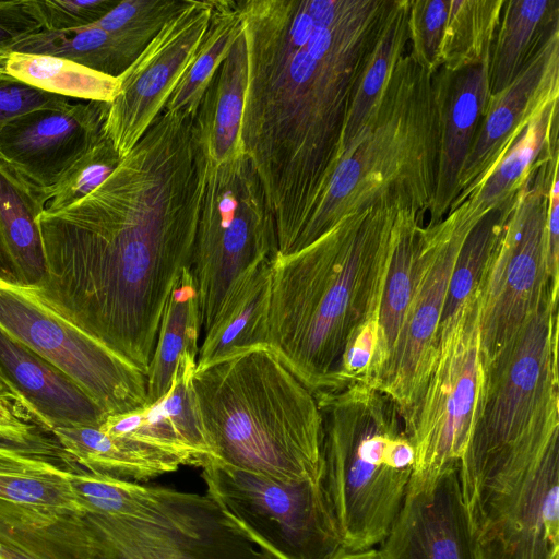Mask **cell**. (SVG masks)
Here are the masks:
<instances>
[{"label":"cell","mask_w":559,"mask_h":559,"mask_svg":"<svg viewBox=\"0 0 559 559\" xmlns=\"http://www.w3.org/2000/svg\"><path fill=\"white\" fill-rule=\"evenodd\" d=\"M515 200L516 197L490 210L464 239L451 274L440 324L451 318L478 287Z\"/></svg>","instance_id":"obj_38"},{"label":"cell","mask_w":559,"mask_h":559,"mask_svg":"<svg viewBox=\"0 0 559 559\" xmlns=\"http://www.w3.org/2000/svg\"><path fill=\"white\" fill-rule=\"evenodd\" d=\"M485 385L478 287L439 325L423 386L403 417L415 463L408 487L433 484L459 467Z\"/></svg>","instance_id":"obj_9"},{"label":"cell","mask_w":559,"mask_h":559,"mask_svg":"<svg viewBox=\"0 0 559 559\" xmlns=\"http://www.w3.org/2000/svg\"><path fill=\"white\" fill-rule=\"evenodd\" d=\"M473 559H549L559 548V440L466 513Z\"/></svg>","instance_id":"obj_13"},{"label":"cell","mask_w":559,"mask_h":559,"mask_svg":"<svg viewBox=\"0 0 559 559\" xmlns=\"http://www.w3.org/2000/svg\"><path fill=\"white\" fill-rule=\"evenodd\" d=\"M69 98L32 87L0 74V128L10 119L41 107L60 106Z\"/></svg>","instance_id":"obj_44"},{"label":"cell","mask_w":559,"mask_h":559,"mask_svg":"<svg viewBox=\"0 0 559 559\" xmlns=\"http://www.w3.org/2000/svg\"><path fill=\"white\" fill-rule=\"evenodd\" d=\"M558 24V0H506L488 62L490 95L512 82Z\"/></svg>","instance_id":"obj_31"},{"label":"cell","mask_w":559,"mask_h":559,"mask_svg":"<svg viewBox=\"0 0 559 559\" xmlns=\"http://www.w3.org/2000/svg\"><path fill=\"white\" fill-rule=\"evenodd\" d=\"M68 473L69 468L46 457L0 448V500L43 511L83 514Z\"/></svg>","instance_id":"obj_32"},{"label":"cell","mask_w":559,"mask_h":559,"mask_svg":"<svg viewBox=\"0 0 559 559\" xmlns=\"http://www.w3.org/2000/svg\"><path fill=\"white\" fill-rule=\"evenodd\" d=\"M322 424L323 484L343 547L380 544L396 518L415 453L396 404L355 382L314 396Z\"/></svg>","instance_id":"obj_7"},{"label":"cell","mask_w":559,"mask_h":559,"mask_svg":"<svg viewBox=\"0 0 559 559\" xmlns=\"http://www.w3.org/2000/svg\"><path fill=\"white\" fill-rule=\"evenodd\" d=\"M68 475L83 514L156 526H186L222 512L206 495L145 485L93 473L82 467L69 469Z\"/></svg>","instance_id":"obj_21"},{"label":"cell","mask_w":559,"mask_h":559,"mask_svg":"<svg viewBox=\"0 0 559 559\" xmlns=\"http://www.w3.org/2000/svg\"><path fill=\"white\" fill-rule=\"evenodd\" d=\"M277 253L274 217L249 157L215 163L204 154L190 272L205 332L235 288Z\"/></svg>","instance_id":"obj_8"},{"label":"cell","mask_w":559,"mask_h":559,"mask_svg":"<svg viewBox=\"0 0 559 559\" xmlns=\"http://www.w3.org/2000/svg\"><path fill=\"white\" fill-rule=\"evenodd\" d=\"M201 328L199 297L188 269L173 288L164 309L146 374L145 405L155 404L165 396L185 354L198 357Z\"/></svg>","instance_id":"obj_30"},{"label":"cell","mask_w":559,"mask_h":559,"mask_svg":"<svg viewBox=\"0 0 559 559\" xmlns=\"http://www.w3.org/2000/svg\"><path fill=\"white\" fill-rule=\"evenodd\" d=\"M488 62L455 70L440 67L431 78L438 156L427 227L441 222L457 197L460 176L490 96Z\"/></svg>","instance_id":"obj_20"},{"label":"cell","mask_w":559,"mask_h":559,"mask_svg":"<svg viewBox=\"0 0 559 559\" xmlns=\"http://www.w3.org/2000/svg\"><path fill=\"white\" fill-rule=\"evenodd\" d=\"M558 99L528 121L506 154L455 198L448 214L474 227L490 210L515 199L535 169L559 152Z\"/></svg>","instance_id":"obj_23"},{"label":"cell","mask_w":559,"mask_h":559,"mask_svg":"<svg viewBox=\"0 0 559 559\" xmlns=\"http://www.w3.org/2000/svg\"><path fill=\"white\" fill-rule=\"evenodd\" d=\"M409 4L411 0H393L383 28L352 98L337 158L367 120L394 66L408 49Z\"/></svg>","instance_id":"obj_35"},{"label":"cell","mask_w":559,"mask_h":559,"mask_svg":"<svg viewBox=\"0 0 559 559\" xmlns=\"http://www.w3.org/2000/svg\"><path fill=\"white\" fill-rule=\"evenodd\" d=\"M546 236L551 278L559 285V179L555 171L548 192Z\"/></svg>","instance_id":"obj_48"},{"label":"cell","mask_w":559,"mask_h":559,"mask_svg":"<svg viewBox=\"0 0 559 559\" xmlns=\"http://www.w3.org/2000/svg\"><path fill=\"white\" fill-rule=\"evenodd\" d=\"M506 0H450L439 48V68L488 62Z\"/></svg>","instance_id":"obj_36"},{"label":"cell","mask_w":559,"mask_h":559,"mask_svg":"<svg viewBox=\"0 0 559 559\" xmlns=\"http://www.w3.org/2000/svg\"><path fill=\"white\" fill-rule=\"evenodd\" d=\"M202 167L191 119L163 111L97 189L39 216L47 269L35 294L145 374L191 269Z\"/></svg>","instance_id":"obj_1"},{"label":"cell","mask_w":559,"mask_h":559,"mask_svg":"<svg viewBox=\"0 0 559 559\" xmlns=\"http://www.w3.org/2000/svg\"><path fill=\"white\" fill-rule=\"evenodd\" d=\"M0 326L71 378L106 414L146 404V374L47 306L0 280Z\"/></svg>","instance_id":"obj_12"},{"label":"cell","mask_w":559,"mask_h":559,"mask_svg":"<svg viewBox=\"0 0 559 559\" xmlns=\"http://www.w3.org/2000/svg\"><path fill=\"white\" fill-rule=\"evenodd\" d=\"M392 3L240 2L248 59L241 145L283 248L299 242L323 195L352 98Z\"/></svg>","instance_id":"obj_2"},{"label":"cell","mask_w":559,"mask_h":559,"mask_svg":"<svg viewBox=\"0 0 559 559\" xmlns=\"http://www.w3.org/2000/svg\"><path fill=\"white\" fill-rule=\"evenodd\" d=\"M400 206L341 219L272 265L267 346L316 396L362 382Z\"/></svg>","instance_id":"obj_3"},{"label":"cell","mask_w":559,"mask_h":559,"mask_svg":"<svg viewBox=\"0 0 559 559\" xmlns=\"http://www.w3.org/2000/svg\"><path fill=\"white\" fill-rule=\"evenodd\" d=\"M116 0H32L43 29L67 31L90 26L118 4Z\"/></svg>","instance_id":"obj_43"},{"label":"cell","mask_w":559,"mask_h":559,"mask_svg":"<svg viewBox=\"0 0 559 559\" xmlns=\"http://www.w3.org/2000/svg\"><path fill=\"white\" fill-rule=\"evenodd\" d=\"M558 298L485 366L479 411L459 463L464 506L559 440Z\"/></svg>","instance_id":"obj_6"},{"label":"cell","mask_w":559,"mask_h":559,"mask_svg":"<svg viewBox=\"0 0 559 559\" xmlns=\"http://www.w3.org/2000/svg\"><path fill=\"white\" fill-rule=\"evenodd\" d=\"M0 374L44 428L98 427L107 414L66 373L0 326Z\"/></svg>","instance_id":"obj_22"},{"label":"cell","mask_w":559,"mask_h":559,"mask_svg":"<svg viewBox=\"0 0 559 559\" xmlns=\"http://www.w3.org/2000/svg\"><path fill=\"white\" fill-rule=\"evenodd\" d=\"M45 430L12 395L0 391V431L29 436Z\"/></svg>","instance_id":"obj_47"},{"label":"cell","mask_w":559,"mask_h":559,"mask_svg":"<svg viewBox=\"0 0 559 559\" xmlns=\"http://www.w3.org/2000/svg\"><path fill=\"white\" fill-rule=\"evenodd\" d=\"M559 152L543 162L516 195L497 249L478 285L480 349L486 366L550 297L546 217Z\"/></svg>","instance_id":"obj_11"},{"label":"cell","mask_w":559,"mask_h":559,"mask_svg":"<svg viewBox=\"0 0 559 559\" xmlns=\"http://www.w3.org/2000/svg\"><path fill=\"white\" fill-rule=\"evenodd\" d=\"M192 383L215 460L274 479L323 480L317 400L269 346L195 370Z\"/></svg>","instance_id":"obj_4"},{"label":"cell","mask_w":559,"mask_h":559,"mask_svg":"<svg viewBox=\"0 0 559 559\" xmlns=\"http://www.w3.org/2000/svg\"><path fill=\"white\" fill-rule=\"evenodd\" d=\"M559 98V24L538 45L512 82L490 95L459 180L457 195L486 174L528 121Z\"/></svg>","instance_id":"obj_18"},{"label":"cell","mask_w":559,"mask_h":559,"mask_svg":"<svg viewBox=\"0 0 559 559\" xmlns=\"http://www.w3.org/2000/svg\"><path fill=\"white\" fill-rule=\"evenodd\" d=\"M0 448L46 457L66 468H73L76 466L73 460L67 454L52 433L48 430L29 436L0 431Z\"/></svg>","instance_id":"obj_46"},{"label":"cell","mask_w":559,"mask_h":559,"mask_svg":"<svg viewBox=\"0 0 559 559\" xmlns=\"http://www.w3.org/2000/svg\"><path fill=\"white\" fill-rule=\"evenodd\" d=\"M450 0H413L409 4L408 52L431 75L439 69V48Z\"/></svg>","instance_id":"obj_42"},{"label":"cell","mask_w":559,"mask_h":559,"mask_svg":"<svg viewBox=\"0 0 559 559\" xmlns=\"http://www.w3.org/2000/svg\"><path fill=\"white\" fill-rule=\"evenodd\" d=\"M45 192L0 159V280L36 288L46 275L39 216Z\"/></svg>","instance_id":"obj_24"},{"label":"cell","mask_w":559,"mask_h":559,"mask_svg":"<svg viewBox=\"0 0 559 559\" xmlns=\"http://www.w3.org/2000/svg\"><path fill=\"white\" fill-rule=\"evenodd\" d=\"M7 50L62 58L114 78L120 76L141 53L96 25L67 31L41 29Z\"/></svg>","instance_id":"obj_34"},{"label":"cell","mask_w":559,"mask_h":559,"mask_svg":"<svg viewBox=\"0 0 559 559\" xmlns=\"http://www.w3.org/2000/svg\"><path fill=\"white\" fill-rule=\"evenodd\" d=\"M329 559H380L378 549L369 548L364 550H348L344 547L340 548Z\"/></svg>","instance_id":"obj_49"},{"label":"cell","mask_w":559,"mask_h":559,"mask_svg":"<svg viewBox=\"0 0 559 559\" xmlns=\"http://www.w3.org/2000/svg\"><path fill=\"white\" fill-rule=\"evenodd\" d=\"M213 1H183L120 75L104 132L124 158L165 110L206 35Z\"/></svg>","instance_id":"obj_14"},{"label":"cell","mask_w":559,"mask_h":559,"mask_svg":"<svg viewBox=\"0 0 559 559\" xmlns=\"http://www.w3.org/2000/svg\"><path fill=\"white\" fill-rule=\"evenodd\" d=\"M432 75L409 52L394 66L367 120L336 159L299 250L341 219L378 205L424 219L437 173Z\"/></svg>","instance_id":"obj_5"},{"label":"cell","mask_w":559,"mask_h":559,"mask_svg":"<svg viewBox=\"0 0 559 559\" xmlns=\"http://www.w3.org/2000/svg\"><path fill=\"white\" fill-rule=\"evenodd\" d=\"M119 156L111 141L103 136L67 171L56 187L46 193L48 213L63 210L97 189L119 166Z\"/></svg>","instance_id":"obj_40"},{"label":"cell","mask_w":559,"mask_h":559,"mask_svg":"<svg viewBox=\"0 0 559 559\" xmlns=\"http://www.w3.org/2000/svg\"><path fill=\"white\" fill-rule=\"evenodd\" d=\"M206 496L273 559H329L343 547L323 480L289 481L210 460Z\"/></svg>","instance_id":"obj_10"},{"label":"cell","mask_w":559,"mask_h":559,"mask_svg":"<svg viewBox=\"0 0 559 559\" xmlns=\"http://www.w3.org/2000/svg\"><path fill=\"white\" fill-rule=\"evenodd\" d=\"M108 106L67 103L16 116L0 128V159L46 195L103 136Z\"/></svg>","instance_id":"obj_16"},{"label":"cell","mask_w":559,"mask_h":559,"mask_svg":"<svg viewBox=\"0 0 559 559\" xmlns=\"http://www.w3.org/2000/svg\"><path fill=\"white\" fill-rule=\"evenodd\" d=\"M378 552L380 559H473L459 467L432 485L407 488Z\"/></svg>","instance_id":"obj_19"},{"label":"cell","mask_w":559,"mask_h":559,"mask_svg":"<svg viewBox=\"0 0 559 559\" xmlns=\"http://www.w3.org/2000/svg\"><path fill=\"white\" fill-rule=\"evenodd\" d=\"M0 391L1 392H4V393H8L10 395H12L15 400V395L13 394V392L10 390V388L7 385V383L4 382V380L2 379L1 374H0ZM17 401V400H16ZM19 402V401H17ZM20 403V402H19Z\"/></svg>","instance_id":"obj_50"},{"label":"cell","mask_w":559,"mask_h":559,"mask_svg":"<svg viewBox=\"0 0 559 559\" xmlns=\"http://www.w3.org/2000/svg\"><path fill=\"white\" fill-rule=\"evenodd\" d=\"M97 559H273L219 514L186 526H156L84 514Z\"/></svg>","instance_id":"obj_17"},{"label":"cell","mask_w":559,"mask_h":559,"mask_svg":"<svg viewBox=\"0 0 559 559\" xmlns=\"http://www.w3.org/2000/svg\"><path fill=\"white\" fill-rule=\"evenodd\" d=\"M423 223L424 219L411 210L401 209L396 215L378 311L374 354L362 381L376 389L391 361L409 307L414 262Z\"/></svg>","instance_id":"obj_29"},{"label":"cell","mask_w":559,"mask_h":559,"mask_svg":"<svg viewBox=\"0 0 559 559\" xmlns=\"http://www.w3.org/2000/svg\"><path fill=\"white\" fill-rule=\"evenodd\" d=\"M108 435L127 437L178 457L183 465L199 467L157 403L117 415H108L99 426Z\"/></svg>","instance_id":"obj_41"},{"label":"cell","mask_w":559,"mask_h":559,"mask_svg":"<svg viewBox=\"0 0 559 559\" xmlns=\"http://www.w3.org/2000/svg\"><path fill=\"white\" fill-rule=\"evenodd\" d=\"M242 28L240 2L213 1L210 25L197 58L169 97L165 110L192 117L217 67Z\"/></svg>","instance_id":"obj_37"},{"label":"cell","mask_w":559,"mask_h":559,"mask_svg":"<svg viewBox=\"0 0 559 559\" xmlns=\"http://www.w3.org/2000/svg\"><path fill=\"white\" fill-rule=\"evenodd\" d=\"M274 259L252 271L227 299L199 347L197 371L254 347L267 346Z\"/></svg>","instance_id":"obj_27"},{"label":"cell","mask_w":559,"mask_h":559,"mask_svg":"<svg viewBox=\"0 0 559 559\" xmlns=\"http://www.w3.org/2000/svg\"><path fill=\"white\" fill-rule=\"evenodd\" d=\"M195 368L197 356L185 354L175 371L170 389L157 404L202 468L214 459V454L193 389Z\"/></svg>","instance_id":"obj_39"},{"label":"cell","mask_w":559,"mask_h":559,"mask_svg":"<svg viewBox=\"0 0 559 559\" xmlns=\"http://www.w3.org/2000/svg\"><path fill=\"white\" fill-rule=\"evenodd\" d=\"M50 432L76 465L93 473L142 483L183 465L169 453L131 438L108 435L99 426L58 427Z\"/></svg>","instance_id":"obj_28"},{"label":"cell","mask_w":559,"mask_h":559,"mask_svg":"<svg viewBox=\"0 0 559 559\" xmlns=\"http://www.w3.org/2000/svg\"><path fill=\"white\" fill-rule=\"evenodd\" d=\"M471 230L450 214L437 225L421 228L409 307L391 361L377 386L396 404L402 418L429 369L451 274Z\"/></svg>","instance_id":"obj_15"},{"label":"cell","mask_w":559,"mask_h":559,"mask_svg":"<svg viewBox=\"0 0 559 559\" xmlns=\"http://www.w3.org/2000/svg\"><path fill=\"white\" fill-rule=\"evenodd\" d=\"M549 559H559V548L551 554Z\"/></svg>","instance_id":"obj_51"},{"label":"cell","mask_w":559,"mask_h":559,"mask_svg":"<svg viewBox=\"0 0 559 559\" xmlns=\"http://www.w3.org/2000/svg\"><path fill=\"white\" fill-rule=\"evenodd\" d=\"M248 78L243 26L213 73L193 117L194 131L205 156L222 163L243 152L241 119Z\"/></svg>","instance_id":"obj_26"},{"label":"cell","mask_w":559,"mask_h":559,"mask_svg":"<svg viewBox=\"0 0 559 559\" xmlns=\"http://www.w3.org/2000/svg\"><path fill=\"white\" fill-rule=\"evenodd\" d=\"M0 74L47 93L87 102L110 103L119 91L118 78L48 55L0 50Z\"/></svg>","instance_id":"obj_33"},{"label":"cell","mask_w":559,"mask_h":559,"mask_svg":"<svg viewBox=\"0 0 559 559\" xmlns=\"http://www.w3.org/2000/svg\"><path fill=\"white\" fill-rule=\"evenodd\" d=\"M0 559H97L83 514L0 500Z\"/></svg>","instance_id":"obj_25"},{"label":"cell","mask_w":559,"mask_h":559,"mask_svg":"<svg viewBox=\"0 0 559 559\" xmlns=\"http://www.w3.org/2000/svg\"><path fill=\"white\" fill-rule=\"evenodd\" d=\"M41 29L32 0L0 1V50Z\"/></svg>","instance_id":"obj_45"}]
</instances>
